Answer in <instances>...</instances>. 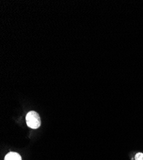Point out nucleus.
<instances>
[{
    "instance_id": "3",
    "label": "nucleus",
    "mask_w": 143,
    "mask_h": 160,
    "mask_svg": "<svg viewBox=\"0 0 143 160\" xmlns=\"http://www.w3.org/2000/svg\"><path fill=\"white\" fill-rule=\"evenodd\" d=\"M135 160H143V154L141 152L137 153L135 157Z\"/></svg>"
},
{
    "instance_id": "1",
    "label": "nucleus",
    "mask_w": 143,
    "mask_h": 160,
    "mask_svg": "<svg viewBox=\"0 0 143 160\" xmlns=\"http://www.w3.org/2000/svg\"><path fill=\"white\" fill-rule=\"evenodd\" d=\"M26 121L28 126L32 129H37L40 127L41 124L39 115L34 111H31L27 113Z\"/></svg>"
},
{
    "instance_id": "2",
    "label": "nucleus",
    "mask_w": 143,
    "mask_h": 160,
    "mask_svg": "<svg viewBox=\"0 0 143 160\" xmlns=\"http://www.w3.org/2000/svg\"><path fill=\"white\" fill-rule=\"evenodd\" d=\"M4 160H22V159H21V156L18 153L14 152H10L5 156Z\"/></svg>"
}]
</instances>
